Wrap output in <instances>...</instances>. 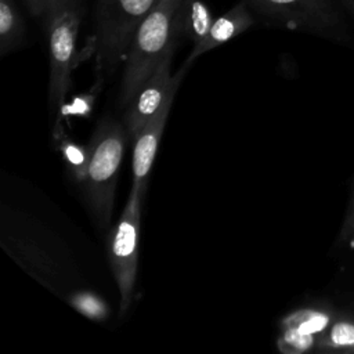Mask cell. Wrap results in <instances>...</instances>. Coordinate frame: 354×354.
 <instances>
[{
    "label": "cell",
    "instance_id": "1",
    "mask_svg": "<svg viewBox=\"0 0 354 354\" xmlns=\"http://www.w3.org/2000/svg\"><path fill=\"white\" fill-rule=\"evenodd\" d=\"M181 0H159L137 28L124 57L119 104L126 108L166 53L177 46V10Z\"/></svg>",
    "mask_w": 354,
    "mask_h": 354
},
{
    "label": "cell",
    "instance_id": "2",
    "mask_svg": "<svg viewBox=\"0 0 354 354\" xmlns=\"http://www.w3.org/2000/svg\"><path fill=\"white\" fill-rule=\"evenodd\" d=\"M129 141L123 122L105 118L87 144L88 158L82 185L91 216L101 227L109 225L112 218L120 163Z\"/></svg>",
    "mask_w": 354,
    "mask_h": 354
},
{
    "label": "cell",
    "instance_id": "3",
    "mask_svg": "<svg viewBox=\"0 0 354 354\" xmlns=\"http://www.w3.org/2000/svg\"><path fill=\"white\" fill-rule=\"evenodd\" d=\"M159 0H100L90 53L98 75L113 73L124 61L133 36Z\"/></svg>",
    "mask_w": 354,
    "mask_h": 354
},
{
    "label": "cell",
    "instance_id": "4",
    "mask_svg": "<svg viewBox=\"0 0 354 354\" xmlns=\"http://www.w3.org/2000/svg\"><path fill=\"white\" fill-rule=\"evenodd\" d=\"M148 183H133L118 223L108 236V259L119 290V317L133 301L138 267V236L141 205Z\"/></svg>",
    "mask_w": 354,
    "mask_h": 354
},
{
    "label": "cell",
    "instance_id": "5",
    "mask_svg": "<svg viewBox=\"0 0 354 354\" xmlns=\"http://www.w3.org/2000/svg\"><path fill=\"white\" fill-rule=\"evenodd\" d=\"M264 24L332 40L346 36L343 19L332 0H245Z\"/></svg>",
    "mask_w": 354,
    "mask_h": 354
},
{
    "label": "cell",
    "instance_id": "6",
    "mask_svg": "<svg viewBox=\"0 0 354 354\" xmlns=\"http://www.w3.org/2000/svg\"><path fill=\"white\" fill-rule=\"evenodd\" d=\"M82 19L79 0L61 4L46 15L50 53V101L59 106L72 88V71L77 62L76 40Z\"/></svg>",
    "mask_w": 354,
    "mask_h": 354
},
{
    "label": "cell",
    "instance_id": "7",
    "mask_svg": "<svg viewBox=\"0 0 354 354\" xmlns=\"http://www.w3.org/2000/svg\"><path fill=\"white\" fill-rule=\"evenodd\" d=\"M174 51L176 46L166 53L153 73L148 77V80L137 91L131 102L126 106L123 124L127 130L130 141L136 138V136L148 122V119L159 109V106L166 100L169 91L173 87L180 86L188 69V66L183 65L176 75H171L170 69Z\"/></svg>",
    "mask_w": 354,
    "mask_h": 354
},
{
    "label": "cell",
    "instance_id": "8",
    "mask_svg": "<svg viewBox=\"0 0 354 354\" xmlns=\"http://www.w3.org/2000/svg\"><path fill=\"white\" fill-rule=\"evenodd\" d=\"M178 86L173 87L159 109L148 119L144 127L138 131L133 149V183H148V174L158 152L159 141L165 130L167 116Z\"/></svg>",
    "mask_w": 354,
    "mask_h": 354
},
{
    "label": "cell",
    "instance_id": "9",
    "mask_svg": "<svg viewBox=\"0 0 354 354\" xmlns=\"http://www.w3.org/2000/svg\"><path fill=\"white\" fill-rule=\"evenodd\" d=\"M253 12L248 7V4L243 1L234 6L231 10H228L221 17L216 18L209 33L202 39L198 44H195L187 57L184 65L189 66L199 55L227 43L228 40L234 39L239 33L248 30L253 22Z\"/></svg>",
    "mask_w": 354,
    "mask_h": 354
},
{
    "label": "cell",
    "instance_id": "10",
    "mask_svg": "<svg viewBox=\"0 0 354 354\" xmlns=\"http://www.w3.org/2000/svg\"><path fill=\"white\" fill-rule=\"evenodd\" d=\"M339 311L340 308L335 307L333 304L319 301L292 311L282 319L281 326L282 329H290L300 335L313 336L319 340V337L332 325Z\"/></svg>",
    "mask_w": 354,
    "mask_h": 354
},
{
    "label": "cell",
    "instance_id": "11",
    "mask_svg": "<svg viewBox=\"0 0 354 354\" xmlns=\"http://www.w3.org/2000/svg\"><path fill=\"white\" fill-rule=\"evenodd\" d=\"M214 17L202 0H181L177 10V28L180 36L188 37L194 46L209 33Z\"/></svg>",
    "mask_w": 354,
    "mask_h": 354
},
{
    "label": "cell",
    "instance_id": "12",
    "mask_svg": "<svg viewBox=\"0 0 354 354\" xmlns=\"http://www.w3.org/2000/svg\"><path fill=\"white\" fill-rule=\"evenodd\" d=\"M315 351L354 354V306L339 311L332 325L319 337Z\"/></svg>",
    "mask_w": 354,
    "mask_h": 354
},
{
    "label": "cell",
    "instance_id": "13",
    "mask_svg": "<svg viewBox=\"0 0 354 354\" xmlns=\"http://www.w3.org/2000/svg\"><path fill=\"white\" fill-rule=\"evenodd\" d=\"M25 35L24 21L12 0H0V54L15 50Z\"/></svg>",
    "mask_w": 354,
    "mask_h": 354
},
{
    "label": "cell",
    "instance_id": "14",
    "mask_svg": "<svg viewBox=\"0 0 354 354\" xmlns=\"http://www.w3.org/2000/svg\"><path fill=\"white\" fill-rule=\"evenodd\" d=\"M317 343V337L300 335L290 329H282V333L278 339V348L288 354H301L307 351H315Z\"/></svg>",
    "mask_w": 354,
    "mask_h": 354
},
{
    "label": "cell",
    "instance_id": "15",
    "mask_svg": "<svg viewBox=\"0 0 354 354\" xmlns=\"http://www.w3.org/2000/svg\"><path fill=\"white\" fill-rule=\"evenodd\" d=\"M61 149H62L64 158L68 162L69 169L73 173L75 178L79 183H82V180L84 178V174H86V167H87V158H88L87 147L83 148V147H79L77 144L66 140L61 145Z\"/></svg>",
    "mask_w": 354,
    "mask_h": 354
},
{
    "label": "cell",
    "instance_id": "16",
    "mask_svg": "<svg viewBox=\"0 0 354 354\" xmlns=\"http://www.w3.org/2000/svg\"><path fill=\"white\" fill-rule=\"evenodd\" d=\"M69 300L77 311H80L88 318L102 319L106 315V307L104 301L97 296H94L93 293H88V292L76 293Z\"/></svg>",
    "mask_w": 354,
    "mask_h": 354
},
{
    "label": "cell",
    "instance_id": "17",
    "mask_svg": "<svg viewBox=\"0 0 354 354\" xmlns=\"http://www.w3.org/2000/svg\"><path fill=\"white\" fill-rule=\"evenodd\" d=\"M354 231V187L351 189L348 202H347V207H346V213L342 221V227L339 230L337 234V239H336V245L339 246L340 243L344 242V239Z\"/></svg>",
    "mask_w": 354,
    "mask_h": 354
},
{
    "label": "cell",
    "instance_id": "18",
    "mask_svg": "<svg viewBox=\"0 0 354 354\" xmlns=\"http://www.w3.org/2000/svg\"><path fill=\"white\" fill-rule=\"evenodd\" d=\"M28 4L29 11L35 15V17H44L53 11L54 8L59 7L64 3H68L71 0H25Z\"/></svg>",
    "mask_w": 354,
    "mask_h": 354
},
{
    "label": "cell",
    "instance_id": "19",
    "mask_svg": "<svg viewBox=\"0 0 354 354\" xmlns=\"http://www.w3.org/2000/svg\"><path fill=\"white\" fill-rule=\"evenodd\" d=\"M339 248L346 249V252L350 254V261L354 266V231L344 239L343 243L339 245Z\"/></svg>",
    "mask_w": 354,
    "mask_h": 354
},
{
    "label": "cell",
    "instance_id": "20",
    "mask_svg": "<svg viewBox=\"0 0 354 354\" xmlns=\"http://www.w3.org/2000/svg\"><path fill=\"white\" fill-rule=\"evenodd\" d=\"M343 4L348 8V11L353 14V17H354V0H346V1H343Z\"/></svg>",
    "mask_w": 354,
    "mask_h": 354
},
{
    "label": "cell",
    "instance_id": "21",
    "mask_svg": "<svg viewBox=\"0 0 354 354\" xmlns=\"http://www.w3.org/2000/svg\"><path fill=\"white\" fill-rule=\"evenodd\" d=\"M340 1H342V3H343V1H346V0H340Z\"/></svg>",
    "mask_w": 354,
    "mask_h": 354
},
{
    "label": "cell",
    "instance_id": "22",
    "mask_svg": "<svg viewBox=\"0 0 354 354\" xmlns=\"http://www.w3.org/2000/svg\"><path fill=\"white\" fill-rule=\"evenodd\" d=\"M353 306H354V301H353Z\"/></svg>",
    "mask_w": 354,
    "mask_h": 354
}]
</instances>
